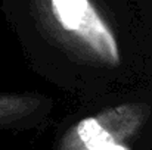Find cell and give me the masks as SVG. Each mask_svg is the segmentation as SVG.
Here are the masks:
<instances>
[{
    "instance_id": "obj_1",
    "label": "cell",
    "mask_w": 152,
    "mask_h": 150,
    "mask_svg": "<svg viewBox=\"0 0 152 150\" xmlns=\"http://www.w3.org/2000/svg\"><path fill=\"white\" fill-rule=\"evenodd\" d=\"M146 143L152 144V94L77 121L61 150H145Z\"/></svg>"
}]
</instances>
